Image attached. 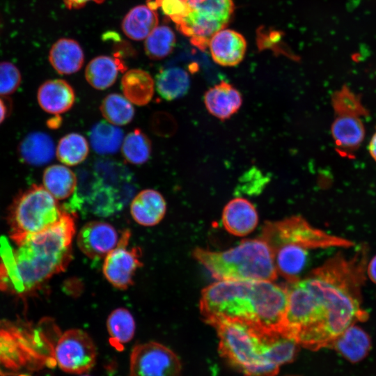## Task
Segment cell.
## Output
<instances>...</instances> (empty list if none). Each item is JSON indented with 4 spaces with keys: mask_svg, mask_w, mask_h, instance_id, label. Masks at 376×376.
<instances>
[{
    "mask_svg": "<svg viewBox=\"0 0 376 376\" xmlns=\"http://www.w3.org/2000/svg\"><path fill=\"white\" fill-rule=\"evenodd\" d=\"M361 279L354 261L336 257L290 283L284 333L311 350L330 347L349 327L368 317L359 300Z\"/></svg>",
    "mask_w": 376,
    "mask_h": 376,
    "instance_id": "6da1fadb",
    "label": "cell"
},
{
    "mask_svg": "<svg viewBox=\"0 0 376 376\" xmlns=\"http://www.w3.org/2000/svg\"><path fill=\"white\" fill-rule=\"evenodd\" d=\"M74 218L66 211L52 227L27 236L0 258V290L25 295L55 274L63 272L72 256Z\"/></svg>",
    "mask_w": 376,
    "mask_h": 376,
    "instance_id": "7a4b0ae2",
    "label": "cell"
},
{
    "mask_svg": "<svg viewBox=\"0 0 376 376\" xmlns=\"http://www.w3.org/2000/svg\"><path fill=\"white\" fill-rule=\"evenodd\" d=\"M288 299V288L272 281H219L202 290L199 308L207 322L238 320L282 332Z\"/></svg>",
    "mask_w": 376,
    "mask_h": 376,
    "instance_id": "3957f363",
    "label": "cell"
},
{
    "mask_svg": "<svg viewBox=\"0 0 376 376\" xmlns=\"http://www.w3.org/2000/svg\"><path fill=\"white\" fill-rule=\"evenodd\" d=\"M193 256L219 281H265L277 278L274 253L261 238L245 240L224 251L197 247Z\"/></svg>",
    "mask_w": 376,
    "mask_h": 376,
    "instance_id": "277c9868",
    "label": "cell"
},
{
    "mask_svg": "<svg viewBox=\"0 0 376 376\" xmlns=\"http://www.w3.org/2000/svg\"><path fill=\"white\" fill-rule=\"evenodd\" d=\"M217 330L221 354L247 376H273L279 370L269 359L272 337L267 331L238 320L208 322Z\"/></svg>",
    "mask_w": 376,
    "mask_h": 376,
    "instance_id": "5b68a950",
    "label": "cell"
},
{
    "mask_svg": "<svg viewBox=\"0 0 376 376\" xmlns=\"http://www.w3.org/2000/svg\"><path fill=\"white\" fill-rule=\"evenodd\" d=\"M63 212L43 186L33 185L17 195L9 207L10 237L17 244L27 236L56 224Z\"/></svg>",
    "mask_w": 376,
    "mask_h": 376,
    "instance_id": "8992f818",
    "label": "cell"
},
{
    "mask_svg": "<svg viewBox=\"0 0 376 376\" xmlns=\"http://www.w3.org/2000/svg\"><path fill=\"white\" fill-rule=\"evenodd\" d=\"M187 14L175 23L192 45L205 50L212 37L230 22L235 5L233 0H185Z\"/></svg>",
    "mask_w": 376,
    "mask_h": 376,
    "instance_id": "52a82bcc",
    "label": "cell"
},
{
    "mask_svg": "<svg viewBox=\"0 0 376 376\" xmlns=\"http://www.w3.org/2000/svg\"><path fill=\"white\" fill-rule=\"evenodd\" d=\"M77 187L65 211L90 212L99 217H108L120 211L130 198L118 189L104 183L92 173H79Z\"/></svg>",
    "mask_w": 376,
    "mask_h": 376,
    "instance_id": "ba28073f",
    "label": "cell"
},
{
    "mask_svg": "<svg viewBox=\"0 0 376 376\" xmlns=\"http://www.w3.org/2000/svg\"><path fill=\"white\" fill-rule=\"evenodd\" d=\"M260 238L270 246L272 251L286 244L299 245L306 249L349 245L347 241L332 237L312 227L299 216L266 223Z\"/></svg>",
    "mask_w": 376,
    "mask_h": 376,
    "instance_id": "9c48e42d",
    "label": "cell"
},
{
    "mask_svg": "<svg viewBox=\"0 0 376 376\" xmlns=\"http://www.w3.org/2000/svg\"><path fill=\"white\" fill-rule=\"evenodd\" d=\"M54 356L59 368L68 373L80 374L90 370L97 357L95 345L85 331L72 329L58 338Z\"/></svg>",
    "mask_w": 376,
    "mask_h": 376,
    "instance_id": "30bf717a",
    "label": "cell"
},
{
    "mask_svg": "<svg viewBox=\"0 0 376 376\" xmlns=\"http://www.w3.org/2000/svg\"><path fill=\"white\" fill-rule=\"evenodd\" d=\"M177 355L165 345L148 342L135 345L130 354L129 376H180Z\"/></svg>",
    "mask_w": 376,
    "mask_h": 376,
    "instance_id": "8fae6325",
    "label": "cell"
},
{
    "mask_svg": "<svg viewBox=\"0 0 376 376\" xmlns=\"http://www.w3.org/2000/svg\"><path fill=\"white\" fill-rule=\"evenodd\" d=\"M131 233L125 230L118 244L104 258L103 274L106 279L115 288L125 290L133 283L136 269L142 266L141 250L130 247Z\"/></svg>",
    "mask_w": 376,
    "mask_h": 376,
    "instance_id": "7c38bea8",
    "label": "cell"
},
{
    "mask_svg": "<svg viewBox=\"0 0 376 376\" xmlns=\"http://www.w3.org/2000/svg\"><path fill=\"white\" fill-rule=\"evenodd\" d=\"M119 241L118 233L109 224L93 221L79 230L77 242L81 251L91 259H101L112 251Z\"/></svg>",
    "mask_w": 376,
    "mask_h": 376,
    "instance_id": "4fadbf2b",
    "label": "cell"
},
{
    "mask_svg": "<svg viewBox=\"0 0 376 376\" xmlns=\"http://www.w3.org/2000/svg\"><path fill=\"white\" fill-rule=\"evenodd\" d=\"M209 50L213 61L224 67H232L241 63L246 51V42L239 32L223 29L210 39Z\"/></svg>",
    "mask_w": 376,
    "mask_h": 376,
    "instance_id": "5bb4252c",
    "label": "cell"
},
{
    "mask_svg": "<svg viewBox=\"0 0 376 376\" xmlns=\"http://www.w3.org/2000/svg\"><path fill=\"white\" fill-rule=\"evenodd\" d=\"M222 222L226 230L236 236L251 233L258 222L254 205L247 199L237 197L230 201L222 212Z\"/></svg>",
    "mask_w": 376,
    "mask_h": 376,
    "instance_id": "9a60e30c",
    "label": "cell"
},
{
    "mask_svg": "<svg viewBox=\"0 0 376 376\" xmlns=\"http://www.w3.org/2000/svg\"><path fill=\"white\" fill-rule=\"evenodd\" d=\"M204 104L210 113L224 120L240 109L242 97L232 84L222 81L205 93Z\"/></svg>",
    "mask_w": 376,
    "mask_h": 376,
    "instance_id": "2e32d148",
    "label": "cell"
},
{
    "mask_svg": "<svg viewBox=\"0 0 376 376\" xmlns=\"http://www.w3.org/2000/svg\"><path fill=\"white\" fill-rule=\"evenodd\" d=\"M37 100L42 110L58 115L71 109L75 95L72 87L65 80L49 79L38 88Z\"/></svg>",
    "mask_w": 376,
    "mask_h": 376,
    "instance_id": "e0dca14e",
    "label": "cell"
},
{
    "mask_svg": "<svg viewBox=\"0 0 376 376\" xmlns=\"http://www.w3.org/2000/svg\"><path fill=\"white\" fill-rule=\"evenodd\" d=\"M331 130L337 150L344 156L353 155L365 136L364 125L356 116H337Z\"/></svg>",
    "mask_w": 376,
    "mask_h": 376,
    "instance_id": "ac0fdd59",
    "label": "cell"
},
{
    "mask_svg": "<svg viewBox=\"0 0 376 376\" xmlns=\"http://www.w3.org/2000/svg\"><path fill=\"white\" fill-rule=\"evenodd\" d=\"M166 203L162 195L154 189H145L132 199L130 213L134 220L144 226H152L164 218Z\"/></svg>",
    "mask_w": 376,
    "mask_h": 376,
    "instance_id": "d6986e66",
    "label": "cell"
},
{
    "mask_svg": "<svg viewBox=\"0 0 376 376\" xmlns=\"http://www.w3.org/2000/svg\"><path fill=\"white\" fill-rule=\"evenodd\" d=\"M49 61L58 73L70 75L82 67L84 54L76 40L61 38L52 45L49 52Z\"/></svg>",
    "mask_w": 376,
    "mask_h": 376,
    "instance_id": "ffe728a7",
    "label": "cell"
},
{
    "mask_svg": "<svg viewBox=\"0 0 376 376\" xmlns=\"http://www.w3.org/2000/svg\"><path fill=\"white\" fill-rule=\"evenodd\" d=\"M331 347L351 363L362 361L371 349L369 335L361 327L352 325L338 336Z\"/></svg>",
    "mask_w": 376,
    "mask_h": 376,
    "instance_id": "44dd1931",
    "label": "cell"
},
{
    "mask_svg": "<svg viewBox=\"0 0 376 376\" xmlns=\"http://www.w3.org/2000/svg\"><path fill=\"white\" fill-rule=\"evenodd\" d=\"M18 153L21 159L31 166H42L50 162L56 154L52 139L46 133L33 132L19 143Z\"/></svg>",
    "mask_w": 376,
    "mask_h": 376,
    "instance_id": "7402d4cb",
    "label": "cell"
},
{
    "mask_svg": "<svg viewBox=\"0 0 376 376\" xmlns=\"http://www.w3.org/2000/svg\"><path fill=\"white\" fill-rule=\"evenodd\" d=\"M158 15L148 5H139L132 8L122 22V30L130 39L142 40L158 26Z\"/></svg>",
    "mask_w": 376,
    "mask_h": 376,
    "instance_id": "603a6c76",
    "label": "cell"
},
{
    "mask_svg": "<svg viewBox=\"0 0 376 376\" xmlns=\"http://www.w3.org/2000/svg\"><path fill=\"white\" fill-rule=\"evenodd\" d=\"M155 83L151 75L141 69H131L123 75L121 88L125 97L132 103L143 106L149 103L154 93Z\"/></svg>",
    "mask_w": 376,
    "mask_h": 376,
    "instance_id": "cb8c5ba5",
    "label": "cell"
},
{
    "mask_svg": "<svg viewBox=\"0 0 376 376\" xmlns=\"http://www.w3.org/2000/svg\"><path fill=\"white\" fill-rule=\"evenodd\" d=\"M93 171L104 183L131 198L134 191L132 174L121 163L111 159H100L94 163Z\"/></svg>",
    "mask_w": 376,
    "mask_h": 376,
    "instance_id": "d4e9b609",
    "label": "cell"
},
{
    "mask_svg": "<svg viewBox=\"0 0 376 376\" xmlns=\"http://www.w3.org/2000/svg\"><path fill=\"white\" fill-rule=\"evenodd\" d=\"M123 70L124 65L119 58L99 56L88 63L85 77L92 87L97 90H104L114 84L118 71Z\"/></svg>",
    "mask_w": 376,
    "mask_h": 376,
    "instance_id": "484cf974",
    "label": "cell"
},
{
    "mask_svg": "<svg viewBox=\"0 0 376 376\" xmlns=\"http://www.w3.org/2000/svg\"><path fill=\"white\" fill-rule=\"evenodd\" d=\"M307 249L295 244H286L274 250V257L277 273L290 283L299 280L307 259Z\"/></svg>",
    "mask_w": 376,
    "mask_h": 376,
    "instance_id": "4316f807",
    "label": "cell"
},
{
    "mask_svg": "<svg viewBox=\"0 0 376 376\" xmlns=\"http://www.w3.org/2000/svg\"><path fill=\"white\" fill-rule=\"evenodd\" d=\"M42 183L45 189L56 200H63L75 192L77 178L71 169L63 165L54 164L44 171Z\"/></svg>",
    "mask_w": 376,
    "mask_h": 376,
    "instance_id": "83f0119b",
    "label": "cell"
},
{
    "mask_svg": "<svg viewBox=\"0 0 376 376\" xmlns=\"http://www.w3.org/2000/svg\"><path fill=\"white\" fill-rule=\"evenodd\" d=\"M156 89L159 95L167 101L185 95L190 86L189 76L179 67H171L161 70L156 76Z\"/></svg>",
    "mask_w": 376,
    "mask_h": 376,
    "instance_id": "f1b7e54d",
    "label": "cell"
},
{
    "mask_svg": "<svg viewBox=\"0 0 376 376\" xmlns=\"http://www.w3.org/2000/svg\"><path fill=\"white\" fill-rule=\"evenodd\" d=\"M93 149L98 154L116 152L123 143V132L115 126L102 121L95 124L89 134Z\"/></svg>",
    "mask_w": 376,
    "mask_h": 376,
    "instance_id": "f546056e",
    "label": "cell"
},
{
    "mask_svg": "<svg viewBox=\"0 0 376 376\" xmlns=\"http://www.w3.org/2000/svg\"><path fill=\"white\" fill-rule=\"evenodd\" d=\"M89 151L86 139L77 133H70L63 136L56 148L58 159L68 166H75L82 162Z\"/></svg>",
    "mask_w": 376,
    "mask_h": 376,
    "instance_id": "4dcf8cb0",
    "label": "cell"
},
{
    "mask_svg": "<svg viewBox=\"0 0 376 376\" xmlns=\"http://www.w3.org/2000/svg\"><path fill=\"white\" fill-rule=\"evenodd\" d=\"M100 111L104 118L114 125H127L134 116V109L131 102L118 93L107 95L102 102Z\"/></svg>",
    "mask_w": 376,
    "mask_h": 376,
    "instance_id": "1f68e13d",
    "label": "cell"
},
{
    "mask_svg": "<svg viewBox=\"0 0 376 376\" xmlns=\"http://www.w3.org/2000/svg\"><path fill=\"white\" fill-rule=\"evenodd\" d=\"M121 146L122 155L129 163L142 164L150 157L151 141L148 136L139 129H135L128 133Z\"/></svg>",
    "mask_w": 376,
    "mask_h": 376,
    "instance_id": "d6a6232c",
    "label": "cell"
},
{
    "mask_svg": "<svg viewBox=\"0 0 376 376\" xmlns=\"http://www.w3.org/2000/svg\"><path fill=\"white\" fill-rule=\"evenodd\" d=\"M107 327L114 344L121 345L132 339L136 325L132 315L127 309L118 308L109 314Z\"/></svg>",
    "mask_w": 376,
    "mask_h": 376,
    "instance_id": "836d02e7",
    "label": "cell"
},
{
    "mask_svg": "<svg viewBox=\"0 0 376 376\" xmlns=\"http://www.w3.org/2000/svg\"><path fill=\"white\" fill-rule=\"evenodd\" d=\"M175 45V36L168 26H157L145 39L144 49L147 56L155 60L169 56Z\"/></svg>",
    "mask_w": 376,
    "mask_h": 376,
    "instance_id": "e575fe53",
    "label": "cell"
},
{
    "mask_svg": "<svg viewBox=\"0 0 376 376\" xmlns=\"http://www.w3.org/2000/svg\"><path fill=\"white\" fill-rule=\"evenodd\" d=\"M331 104L337 116H351L361 118L368 114L359 96L344 86L331 97Z\"/></svg>",
    "mask_w": 376,
    "mask_h": 376,
    "instance_id": "d590c367",
    "label": "cell"
},
{
    "mask_svg": "<svg viewBox=\"0 0 376 376\" xmlns=\"http://www.w3.org/2000/svg\"><path fill=\"white\" fill-rule=\"evenodd\" d=\"M22 81L19 68L10 61H0V96L6 97L14 93Z\"/></svg>",
    "mask_w": 376,
    "mask_h": 376,
    "instance_id": "8d00e7d4",
    "label": "cell"
},
{
    "mask_svg": "<svg viewBox=\"0 0 376 376\" xmlns=\"http://www.w3.org/2000/svg\"><path fill=\"white\" fill-rule=\"evenodd\" d=\"M148 5L153 9L160 7L175 24L184 17L189 10L185 0H155Z\"/></svg>",
    "mask_w": 376,
    "mask_h": 376,
    "instance_id": "74e56055",
    "label": "cell"
},
{
    "mask_svg": "<svg viewBox=\"0 0 376 376\" xmlns=\"http://www.w3.org/2000/svg\"><path fill=\"white\" fill-rule=\"evenodd\" d=\"M65 5L69 9H79L86 6L89 2L97 3H102L104 0H63Z\"/></svg>",
    "mask_w": 376,
    "mask_h": 376,
    "instance_id": "f35d334b",
    "label": "cell"
},
{
    "mask_svg": "<svg viewBox=\"0 0 376 376\" xmlns=\"http://www.w3.org/2000/svg\"><path fill=\"white\" fill-rule=\"evenodd\" d=\"M368 272L370 279L376 283V256L370 260L368 268Z\"/></svg>",
    "mask_w": 376,
    "mask_h": 376,
    "instance_id": "ab89813d",
    "label": "cell"
},
{
    "mask_svg": "<svg viewBox=\"0 0 376 376\" xmlns=\"http://www.w3.org/2000/svg\"><path fill=\"white\" fill-rule=\"evenodd\" d=\"M368 150L370 156L376 162V132L374 133L369 142Z\"/></svg>",
    "mask_w": 376,
    "mask_h": 376,
    "instance_id": "60d3db41",
    "label": "cell"
},
{
    "mask_svg": "<svg viewBox=\"0 0 376 376\" xmlns=\"http://www.w3.org/2000/svg\"><path fill=\"white\" fill-rule=\"evenodd\" d=\"M8 114V109L5 102L0 96V125L4 121Z\"/></svg>",
    "mask_w": 376,
    "mask_h": 376,
    "instance_id": "b9f144b4",
    "label": "cell"
},
{
    "mask_svg": "<svg viewBox=\"0 0 376 376\" xmlns=\"http://www.w3.org/2000/svg\"><path fill=\"white\" fill-rule=\"evenodd\" d=\"M84 376H88V375H84Z\"/></svg>",
    "mask_w": 376,
    "mask_h": 376,
    "instance_id": "7bdbcfd3",
    "label": "cell"
}]
</instances>
